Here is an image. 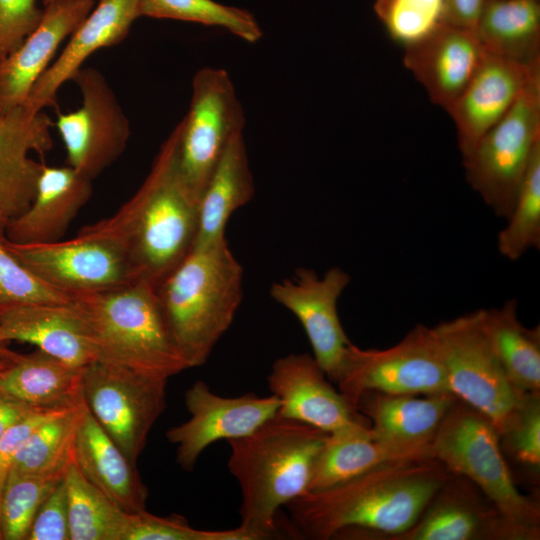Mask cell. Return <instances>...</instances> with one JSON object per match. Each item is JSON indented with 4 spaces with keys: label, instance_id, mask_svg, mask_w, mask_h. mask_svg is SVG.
Here are the masks:
<instances>
[{
    "label": "cell",
    "instance_id": "cell-1",
    "mask_svg": "<svg viewBox=\"0 0 540 540\" xmlns=\"http://www.w3.org/2000/svg\"><path fill=\"white\" fill-rule=\"evenodd\" d=\"M451 474L434 458L399 461L310 491L285 507L304 538L393 540L417 521Z\"/></svg>",
    "mask_w": 540,
    "mask_h": 540
},
{
    "label": "cell",
    "instance_id": "cell-2",
    "mask_svg": "<svg viewBox=\"0 0 540 540\" xmlns=\"http://www.w3.org/2000/svg\"><path fill=\"white\" fill-rule=\"evenodd\" d=\"M176 155L174 128L134 195L112 216L87 225L118 243L136 279L156 288L189 254L197 235L198 201L179 174Z\"/></svg>",
    "mask_w": 540,
    "mask_h": 540
},
{
    "label": "cell",
    "instance_id": "cell-3",
    "mask_svg": "<svg viewBox=\"0 0 540 540\" xmlns=\"http://www.w3.org/2000/svg\"><path fill=\"white\" fill-rule=\"evenodd\" d=\"M327 436L318 428L277 414L249 435L227 441V466L242 495L240 526L254 540L274 536L278 511L309 492Z\"/></svg>",
    "mask_w": 540,
    "mask_h": 540
},
{
    "label": "cell",
    "instance_id": "cell-4",
    "mask_svg": "<svg viewBox=\"0 0 540 540\" xmlns=\"http://www.w3.org/2000/svg\"><path fill=\"white\" fill-rule=\"evenodd\" d=\"M243 268L226 238L189 254L157 287L189 368L203 365L231 326L243 295Z\"/></svg>",
    "mask_w": 540,
    "mask_h": 540
},
{
    "label": "cell",
    "instance_id": "cell-5",
    "mask_svg": "<svg viewBox=\"0 0 540 540\" xmlns=\"http://www.w3.org/2000/svg\"><path fill=\"white\" fill-rule=\"evenodd\" d=\"M97 360L167 379L189 369L169 327L157 288L144 280L72 297Z\"/></svg>",
    "mask_w": 540,
    "mask_h": 540
},
{
    "label": "cell",
    "instance_id": "cell-6",
    "mask_svg": "<svg viewBox=\"0 0 540 540\" xmlns=\"http://www.w3.org/2000/svg\"><path fill=\"white\" fill-rule=\"evenodd\" d=\"M432 456L449 472L476 486L511 521L540 530V509L517 489L492 421L457 400L431 444Z\"/></svg>",
    "mask_w": 540,
    "mask_h": 540
},
{
    "label": "cell",
    "instance_id": "cell-7",
    "mask_svg": "<svg viewBox=\"0 0 540 540\" xmlns=\"http://www.w3.org/2000/svg\"><path fill=\"white\" fill-rule=\"evenodd\" d=\"M540 148V73L509 111L462 154L466 180L495 215L508 218Z\"/></svg>",
    "mask_w": 540,
    "mask_h": 540
},
{
    "label": "cell",
    "instance_id": "cell-8",
    "mask_svg": "<svg viewBox=\"0 0 540 540\" xmlns=\"http://www.w3.org/2000/svg\"><path fill=\"white\" fill-rule=\"evenodd\" d=\"M167 379L94 361L82 368V400L105 433L134 464L166 409Z\"/></svg>",
    "mask_w": 540,
    "mask_h": 540
},
{
    "label": "cell",
    "instance_id": "cell-9",
    "mask_svg": "<svg viewBox=\"0 0 540 540\" xmlns=\"http://www.w3.org/2000/svg\"><path fill=\"white\" fill-rule=\"evenodd\" d=\"M432 328L450 392L487 416L499 432L521 394L510 384L496 356L485 329L483 309Z\"/></svg>",
    "mask_w": 540,
    "mask_h": 540
},
{
    "label": "cell",
    "instance_id": "cell-10",
    "mask_svg": "<svg viewBox=\"0 0 540 540\" xmlns=\"http://www.w3.org/2000/svg\"><path fill=\"white\" fill-rule=\"evenodd\" d=\"M244 126L243 106L227 71L198 70L188 112L175 126L178 171L198 203L224 149Z\"/></svg>",
    "mask_w": 540,
    "mask_h": 540
},
{
    "label": "cell",
    "instance_id": "cell-11",
    "mask_svg": "<svg viewBox=\"0 0 540 540\" xmlns=\"http://www.w3.org/2000/svg\"><path fill=\"white\" fill-rule=\"evenodd\" d=\"M336 383L339 392L354 408L367 391L450 392L433 328L422 324L416 325L390 348L362 349L350 343Z\"/></svg>",
    "mask_w": 540,
    "mask_h": 540
},
{
    "label": "cell",
    "instance_id": "cell-12",
    "mask_svg": "<svg viewBox=\"0 0 540 540\" xmlns=\"http://www.w3.org/2000/svg\"><path fill=\"white\" fill-rule=\"evenodd\" d=\"M3 243L41 280L71 298L116 289L137 280L119 244L87 226L69 240L21 244L4 235Z\"/></svg>",
    "mask_w": 540,
    "mask_h": 540
},
{
    "label": "cell",
    "instance_id": "cell-13",
    "mask_svg": "<svg viewBox=\"0 0 540 540\" xmlns=\"http://www.w3.org/2000/svg\"><path fill=\"white\" fill-rule=\"evenodd\" d=\"M82 96L75 111L58 113L55 126L70 167L94 180L124 152L130 126L104 76L95 68H81L73 77Z\"/></svg>",
    "mask_w": 540,
    "mask_h": 540
},
{
    "label": "cell",
    "instance_id": "cell-14",
    "mask_svg": "<svg viewBox=\"0 0 540 540\" xmlns=\"http://www.w3.org/2000/svg\"><path fill=\"white\" fill-rule=\"evenodd\" d=\"M184 400L190 418L171 427L166 437L177 446V463L187 472L194 469L209 445L249 435L277 415L280 406L272 394L266 397L254 393L219 396L203 381H196L186 391Z\"/></svg>",
    "mask_w": 540,
    "mask_h": 540
},
{
    "label": "cell",
    "instance_id": "cell-15",
    "mask_svg": "<svg viewBox=\"0 0 540 540\" xmlns=\"http://www.w3.org/2000/svg\"><path fill=\"white\" fill-rule=\"evenodd\" d=\"M351 281L339 267L323 276L308 268H299L291 279L275 282L270 296L288 309L301 323L311 344L313 357L326 377L336 382L351 343L338 316V299Z\"/></svg>",
    "mask_w": 540,
    "mask_h": 540
},
{
    "label": "cell",
    "instance_id": "cell-16",
    "mask_svg": "<svg viewBox=\"0 0 540 540\" xmlns=\"http://www.w3.org/2000/svg\"><path fill=\"white\" fill-rule=\"evenodd\" d=\"M477 490L466 478L451 474L417 521L393 540H538L540 538L539 529H532L511 521L492 503L485 504Z\"/></svg>",
    "mask_w": 540,
    "mask_h": 540
},
{
    "label": "cell",
    "instance_id": "cell-17",
    "mask_svg": "<svg viewBox=\"0 0 540 540\" xmlns=\"http://www.w3.org/2000/svg\"><path fill=\"white\" fill-rule=\"evenodd\" d=\"M271 394L280 402L278 415L332 433L369 424L328 381L312 355L290 353L278 358L267 377Z\"/></svg>",
    "mask_w": 540,
    "mask_h": 540
},
{
    "label": "cell",
    "instance_id": "cell-18",
    "mask_svg": "<svg viewBox=\"0 0 540 540\" xmlns=\"http://www.w3.org/2000/svg\"><path fill=\"white\" fill-rule=\"evenodd\" d=\"M52 121L44 111L24 104L0 112V228L31 204L43 167L30 152L43 155L53 147Z\"/></svg>",
    "mask_w": 540,
    "mask_h": 540
},
{
    "label": "cell",
    "instance_id": "cell-19",
    "mask_svg": "<svg viewBox=\"0 0 540 540\" xmlns=\"http://www.w3.org/2000/svg\"><path fill=\"white\" fill-rule=\"evenodd\" d=\"M540 73V59L526 63L486 53L470 82L446 110L453 119L461 154L491 129Z\"/></svg>",
    "mask_w": 540,
    "mask_h": 540
},
{
    "label": "cell",
    "instance_id": "cell-20",
    "mask_svg": "<svg viewBox=\"0 0 540 540\" xmlns=\"http://www.w3.org/2000/svg\"><path fill=\"white\" fill-rule=\"evenodd\" d=\"M404 50L406 68L430 100L445 110L461 95L487 53L474 30L450 23Z\"/></svg>",
    "mask_w": 540,
    "mask_h": 540
},
{
    "label": "cell",
    "instance_id": "cell-21",
    "mask_svg": "<svg viewBox=\"0 0 540 540\" xmlns=\"http://www.w3.org/2000/svg\"><path fill=\"white\" fill-rule=\"evenodd\" d=\"M95 4L96 0H53L45 5L37 27L13 53L0 61V112L25 103L62 41Z\"/></svg>",
    "mask_w": 540,
    "mask_h": 540
},
{
    "label": "cell",
    "instance_id": "cell-22",
    "mask_svg": "<svg viewBox=\"0 0 540 540\" xmlns=\"http://www.w3.org/2000/svg\"><path fill=\"white\" fill-rule=\"evenodd\" d=\"M139 17V0H99L73 31L58 58L35 82L24 105L36 112L55 105L58 90L73 79L86 59L124 40Z\"/></svg>",
    "mask_w": 540,
    "mask_h": 540
},
{
    "label": "cell",
    "instance_id": "cell-23",
    "mask_svg": "<svg viewBox=\"0 0 540 540\" xmlns=\"http://www.w3.org/2000/svg\"><path fill=\"white\" fill-rule=\"evenodd\" d=\"M457 400L452 392L390 394L367 391L359 397L356 409L368 420L369 432L374 439L432 456V441Z\"/></svg>",
    "mask_w": 540,
    "mask_h": 540
},
{
    "label": "cell",
    "instance_id": "cell-24",
    "mask_svg": "<svg viewBox=\"0 0 540 540\" xmlns=\"http://www.w3.org/2000/svg\"><path fill=\"white\" fill-rule=\"evenodd\" d=\"M8 341L34 345L76 367L97 361L86 325L72 301L26 304L0 312V345Z\"/></svg>",
    "mask_w": 540,
    "mask_h": 540
},
{
    "label": "cell",
    "instance_id": "cell-25",
    "mask_svg": "<svg viewBox=\"0 0 540 540\" xmlns=\"http://www.w3.org/2000/svg\"><path fill=\"white\" fill-rule=\"evenodd\" d=\"M92 181L69 165L54 167L43 164L31 204L6 224L5 237L21 244L62 239L90 199Z\"/></svg>",
    "mask_w": 540,
    "mask_h": 540
},
{
    "label": "cell",
    "instance_id": "cell-26",
    "mask_svg": "<svg viewBox=\"0 0 540 540\" xmlns=\"http://www.w3.org/2000/svg\"><path fill=\"white\" fill-rule=\"evenodd\" d=\"M73 462L83 476L120 509L146 510L148 489L132 463L85 406L73 444Z\"/></svg>",
    "mask_w": 540,
    "mask_h": 540
},
{
    "label": "cell",
    "instance_id": "cell-27",
    "mask_svg": "<svg viewBox=\"0 0 540 540\" xmlns=\"http://www.w3.org/2000/svg\"><path fill=\"white\" fill-rule=\"evenodd\" d=\"M82 368L39 349L13 352L0 371V392L34 408L64 410L83 402Z\"/></svg>",
    "mask_w": 540,
    "mask_h": 540
},
{
    "label": "cell",
    "instance_id": "cell-28",
    "mask_svg": "<svg viewBox=\"0 0 540 540\" xmlns=\"http://www.w3.org/2000/svg\"><path fill=\"white\" fill-rule=\"evenodd\" d=\"M430 458L429 453L374 439L369 424H356L328 433L315 463L309 492L341 484L386 464Z\"/></svg>",
    "mask_w": 540,
    "mask_h": 540
},
{
    "label": "cell",
    "instance_id": "cell-29",
    "mask_svg": "<svg viewBox=\"0 0 540 540\" xmlns=\"http://www.w3.org/2000/svg\"><path fill=\"white\" fill-rule=\"evenodd\" d=\"M254 193V178L241 132L227 144L199 199L193 247H205L224 239L229 218L246 205Z\"/></svg>",
    "mask_w": 540,
    "mask_h": 540
},
{
    "label": "cell",
    "instance_id": "cell-30",
    "mask_svg": "<svg viewBox=\"0 0 540 540\" xmlns=\"http://www.w3.org/2000/svg\"><path fill=\"white\" fill-rule=\"evenodd\" d=\"M475 32L489 54L530 63L540 59V1L486 0Z\"/></svg>",
    "mask_w": 540,
    "mask_h": 540
},
{
    "label": "cell",
    "instance_id": "cell-31",
    "mask_svg": "<svg viewBox=\"0 0 540 540\" xmlns=\"http://www.w3.org/2000/svg\"><path fill=\"white\" fill-rule=\"evenodd\" d=\"M484 311L485 329L510 384L517 393L540 392V327H525L517 301Z\"/></svg>",
    "mask_w": 540,
    "mask_h": 540
},
{
    "label": "cell",
    "instance_id": "cell-32",
    "mask_svg": "<svg viewBox=\"0 0 540 540\" xmlns=\"http://www.w3.org/2000/svg\"><path fill=\"white\" fill-rule=\"evenodd\" d=\"M84 409L82 402L43 423L14 457L8 474L65 476Z\"/></svg>",
    "mask_w": 540,
    "mask_h": 540
},
{
    "label": "cell",
    "instance_id": "cell-33",
    "mask_svg": "<svg viewBox=\"0 0 540 540\" xmlns=\"http://www.w3.org/2000/svg\"><path fill=\"white\" fill-rule=\"evenodd\" d=\"M64 480L70 540H121L128 512L92 485L74 462Z\"/></svg>",
    "mask_w": 540,
    "mask_h": 540
},
{
    "label": "cell",
    "instance_id": "cell-34",
    "mask_svg": "<svg viewBox=\"0 0 540 540\" xmlns=\"http://www.w3.org/2000/svg\"><path fill=\"white\" fill-rule=\"evenodd\" d=\"M140 15L220 27L248 42L259 41L263 32L249 11L214 0H139Z\"/></svg>",
    "mask_w": 540,
    "mask_h": 540
},
{
    "label": "cell",
    "instance_id": "cell-35",
    "mask_svg": "<svg viewBox=\"0 0 540 540\" xmlns=\"http://www.w3.org/2000/svg\"><path fill=\"white\" fill-rule=\"evenodd\" d=\"M506 226L499 232L497 248L509 260H518L540 248V148L527 168Z\"/></svg>",
    "mask_w": 540,
    "mask_h": 540
},
{
    "label": "cell",
    "instance_id": "cell-36",
    "mask_svg": "<svg viewBox=\"0 0 540 540\" xmlns=\"http://www.w3.org/2000/svg\"><path fill=\"white\" fill-rule=\"evenodd\" d=\"M64 478L8 474L0 493L3 540H26L40 506Z\"/></svg>",
    "mask_w": 540,
    "mask_h": 540
},
{
    "label": "cell",
    "instance_id": "cell-37",
    "mask_svg": "<svg viewBox=\"0 0 540 540\" xmlns=\"http://www.w3.org/2000/svg\"><path fill=\"white\" fill-rule=\"evenodd\" d=\"M374 10L390 38L403 48L448 23L446 0H375Z\"/></svg>",
    "mask_w": 540,
    "mask_h": 540
},
{
    "label": "cell",
    "instance_id": "cell-38",
    "mask_svg": "<svg viewBox=\"0 0 540 540\" xmlns=\"http://www.w3.org/2000/svg\"><path fill=\"white\" fill-rule=\"evenodd\" d=\"M498 434L503 452L534 475L539 474L540 392L521 394Z\"/></svg>",
    "mask_w": 540,
    "mask_h": 540
},
{
    "label": "cell",
    "instance_id": "cell-39",
    "mask_svg": "<svg viewBox=\"0 0 540 540\" xmlns=\"http://www.w3.org/2000/svg\"><path fill=\"white\" fill-rule=\"evenodd\" d=\"M0 228V312L26 304H65L72 298L20 263L4 246Z\"/></svg>",
    "mask_w": 540,
    "mask_h": 540
},
{
    "label": "cell",
    "instance_id": "cell-40",
    "mask_svg": "<svg viewBox=\"0 0 540 540\" xmlns=\"http://www.w3.org/2000/svg\"><path fill=\"white\" fill-rule=\"evenodd\" d=\"M121 540H254L242 528L201 530L192 527L181 515H153L146 510L127 513Z\"/></svg>",
    "mask_w": 540,
    "mask_h": 540
},
{
    "label": "cell",
    "instance_id": "cell-41",
    "mask_svg": "<svg viewBox=\"0 0 540 540\" xmlns=\"http://www.w3.org/2000/svg\"><path fill=\"white\" fill-rule=\"evenodd\" d=\"M42 15L37 0H0V61L23 43Z\"/></svg>",
    "mask_w": 540,
    "mask_h": 540
},
{
    "label": "cell",
    "instance_id": "cell-42",
    "mask_svg": "<svg viewBox=\"0 0 540 540\" xmlns=\"http://www.w3.org/2000/svg\"><path fill=\"white\" fill-rule=\"evenodd\" d=\"M26 540H70L64 478L40 506Z\"/></svg>",
    "mask_w": 540,
    "mask_h": 540
},
{
    "label": "cell",
    "instance_id": "cell-43",
    "mask_svg": "<svg viewBox=\"0 0 540 540\" xmlns=\"http://www.w3.org/2000/svg\"><path fill=\"white\" fill-rule=\"evenodd\" d=\"M64 410L36 409L4 432L0 438V493L17 453L43 423Z\"/></svg>",
    "mask_w": 540,
    "mask_h": 540
},
{
    "label": "cell",
    "instance_id": "cell-44",
    "mask_svg": "<svg viewBox=\"0 0 540 540\" xmlns=\"http://www.w3.org/2000/svg\"><path fill=\"white\" fill-rule=\"evenodd\" d=\"M486 0H446L447 22L474 30Z\"/></svg>",
    "mask_w": 540,
    "mask_h": 540
},
{
    "label": "cell",
    "instance_id": "cell-45",
    "mask_svg": "<svg viewBox=\"0 0 540 540\" xmlns=\"http://www.w3.org/2000/svg\"><path fill=\"white\" fill-rule=\"evenodd\" d=\"M36 409L40 408H34L0 392V438L12 424Z\"/></svg>",
    "mask_w": 540,
    "mask_h": 540
},
{
    "label": "cell",
    "instance_id": "cell-46",
    "mask_svg": "<svg viewBox=\"0 0 540 540\" xmlns=\"http://www.w3.org/2000/svg\"><path fill=\"white\" fill-rule=\"evenodd\" d=\"M12 353L13 351L5 348L3 345H0V371L5 367Z\"/></svg>",
    "mask_w": 540,
    "mask_h": 540
},
{
    "label": "cell",
    "instance_id": "cell-47",
    "mask_svg": "<svg viewBox=\"0 0 540 540\" xmlns=\"http://www.w3.org/2000/svg\"><path fill=\"white\" fill-rule=\"evenodd\" d=\"M42 1H43L44 6H45V5H47L48 3H50L51 1H53V0H42Z\"/></svg>",
    "mask_w": 540,
    "mask_h": 540
},
{
    "label": "cell",
    "instance_id": "cell-48",
    "mask_svg": "<svg viewBox=\"0 0 540 540\" xmlns=\"http://www.w3.org/2000/svg\"><path fill=\"white\" fill-rule=\"evenodd\" d=\"M0 540H3L2 532H1V525H0Z\"/></svg>",
    "mask_w": 540,
    "mask_h": 540
}]
</instances>
